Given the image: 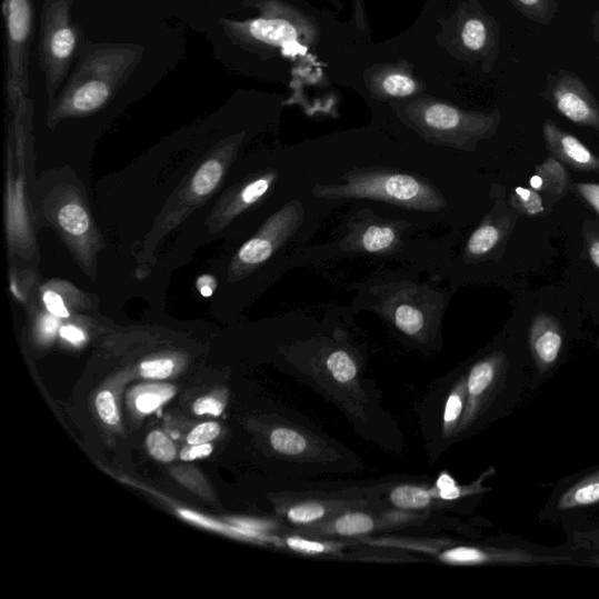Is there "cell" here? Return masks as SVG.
Masks as SVG:
<instances>
[{"label": "cell", "instance_id": "1", "mask_svg": "<svg viewBox=\"0 0 599 599\" xmlns=\"http://www.w3.org/2000/svg\"><path fill=\"white\" fill-rule=\"evenodd\" d=\"M144 48L129 42H86L56 107L59 117L90 114L102 108L136 72Z\"/></svg>", "mask_w": 599, "mask_h": 599}, {"label": "cell", "instance_id": "2", "mask_svg": "<svg viewBox=\"0 0 599 599\" xmlns=\"http://www.w3.org/2000/svg\"><path fill=\"white\" fill-rule=\"evenodd\" d=\"M242 6L259 14L247 20L219 19L221 29L239 49L268 56L291 47L306 51L317 47L320 29L316 19L284 0H247Z\"/></svg>", "mask_w": 599, "mask_h": 599}, {"label": "cell", "instance_id": "3", "mask_svg": "<svg viewBox=\"0 0 599 599\" xmlns=\"http://www.w3.org/2000/svg\"><path fill=\"white\" fill-rule=\"evenodd\" d=\"M312 193L325 201L370 199L427 212L447 207L446 197L431 183L411 173L383 168L352 170L343 176L342 183L317 184Z\"/></svg>", "mask_w": 599, "mask_h": 599}, {"label": "cell", "instance_id": "4", "mask_svg": "<svg viewBox=\"0 0 599 599\" xmlns=\"http://www.w3.org/2000/svg\"><path fill=\"white\" fill-rule=\"evenodd\" d=\"M407 126L427 141L449 148L469 149L478 140L492 136L500 114L468 112L455 104L421 96L393 106Z\"/></svg>", "mask_w": 599, "mask_h": 599}, {"label": "cell", "instance_id": "5", "mask_svg": "<svg viewBox=\"0 0 599 599\" xmlns=\"http://www.w3.org/2000/svg\"><path fill=\"white\" fill-rule=\"evenodd\" d=\"M71 10L72 0H46L41 9L38 60L50 100L69 77L82 47Z\"/></svg>", "mask_w": 599, "mask_h": 599}, {"label": "cell", "instance_id": "6", "mask_svg": "<svg viewBox=\"0 0 599 599\" xmlns=\"http://www.w3.org/2000/svg\"><path fill=\"white\" fill-rule=\"evenodd\" d=\"M438 40L459 60L481 63L491 72L500 56V29L497 20L477 0L461 3L442 21Z\"/></svg>", "mask_w": 599, "mask_h": 599}, {"label": "cell", "instance_id": "7", "mask_svg": "<svg viewBox=\"0 0 599 599\" xmlns=\"http://www.w3.org/2000/svg\"><path fill=\"white\" fill-rule=\"evenodd\" d=\"M599 515V462L562 478L542 506L538 521L567 527Z\"/></svg>", "mask_w": 599, "mask_h": 599}, {"label": "cell", "instance_id": "8", "mask_svg": "<svg viewBox=\"0 0 599 599\" xmlns=\"http://www.w3.org/2000/svg\"><path fill=\"white\" fill-rule=\"evenodd\" d=\"M7 23L8 92L11 103L26 99L30 90V53L33 39L32 0H4Z\"/></svg>", "mask_w": 599, "mask_h": 599}, {"label": "cell", "instance_id": "9", "mask_svg": "<svg viewBox=\"0 0 599 599\" xmlns=\"http://www.w3.org/2000/svg\"><path fill=\"white\" fill-rule=\"evenodd\" d=\"M442 299L428 287L398 283L386 292L377 309L406 336L418 338L437 321Z\"/></svg>", "mask_w": 599, "mask_h": 599}, {"label": "cell", "instance_id": "10", "mask_svg": "<svg viewBox=\"0 0 599 599\" xmlns=\"http://www.w3.org/2000/svg\"><path fill=\"white\" fill-rule=\"evenodd\" d=\"M440 558L452 565L539 567L551 565L553 555L550 547L518 537H506L503 542L495 546L457 547L443 551Z\"/></svg>", "mask_w": 599, "mask_h": 599}, {"label": "cell", "instance_id": "11", "mask_svg": "<svg viewBox=\"0 0 599 599\" xmlns=\"http://www.w3.org/2000/svg\"><path fill=\"white\" fill-rule=\"evenodd\" d=\"M543 96L568 120L599 129V104L585 81L576 73L558 71L549 74Z\"/></svg>", "mask_w": 599, "mask_h": 599}, {"label": "cell", "instance_id": "12", "mask_svg": "<svg viewBox=\"0 0 599 599\" xmlns=\"http://www.w3.org/2000/svg\"><path fill=\"white\" fill-rule=\"evenodd\" d=\"M305 210L299 201H291L273 214L262 231L243 246L238 259L241 263L256 268L268 261L283 243L290 240L303 223Z\"/></svg>", "mask_w": 599, "mask_h": 599}, {"label": "cell", "instance_id": "13", "mask_svg": "<svg viewBox=\"0 0 599 599\" xmlns=\"http://www.w3.org/2000/svg\"><path fill=\"white\" fill-rule=\"evenodd\" d=\"M363 81L370 96L380 101L412 99L423 93L427 87L406 60L373 64L365 71Z\"/></svg>", "mask_w": 599, "mask_h": 599}, {"label": "cell", "instance_id": "14", "mask_svg": "<svg viewBox=\"0 0 599 599\" xmlns=\"http://www.w3.org/2000/svg\"><path fill=\"white\" fill-rule=\"evenodd\" d=\"M403 228L396 221L370 217L355 220L341 242L347 252L387 256L402 243Z\"/></svg>", "mask_w": 599, "mask_h": 599}, {"label": "cell", "instance_id": "15", "mask_svg": "<svg viewBox=\"0 0 599 599\" xmlns=\"http://www.w3.org/2000/svg\"><path fill=\"white\" fill-rule=\"evenodd\" d=\"M566 532L565 545L583 555L599 553V518L562 528Z\"/></svg>", "mask_w": 599, "mask_h": 599}, {"label": "cell", "instance_id": "16", "mask_svg": "<svg viewBox=\"0 0 599 599\" xmlns=\"http://www.w3.org/2000/svg\"><path fill=\"white\" fill-rule=\"evenodd\" d=\"M545 131L548 140L559 144L570 161L580 166H592L595 163L591 152L572 136L566 134L552 123H547Z\"/></svg>", "mask_w": 599, "mask_h": 599}, {"label": "cell", "instance_id": "17", "mask_svg": "<svg viewBox=\"0 0 599 599\" xmlns=\"http://www.w3.org/2000/svg\"><path fill=\"white\" fill-rule=\"evenodd\" d=\"M527 19L541 26H550L557 17V0H509Z\"/></svg>", "mask_w": 599, "mask_h": 599}, {"label": "cell", "instance_id": "18", "mask_svg": "<svg viewBox=\"0 0 599 599\" xmlns=\"http://www.w3.org/2000/svg\"><path fill=\"white\" fill-rule=\"evenodd\" d=\"M433 498L432 491L417 486L397 487L390 495V501L397 508L408 510L425 509L431 505Z\"/></svg>", "mask_w": 599, "mask_h": 599}, {"label": "cell", "instance_id": "19", "mask_svg": "<svg viewBox=\"0 0 599 599\" xmlns=\"http://www.w3.org/2000/svg\"><path fill=\"white\" fill-rule=\"evenodd\" d=\"M375 528L373 519L365 513H349L346 515L335 523L330 525L327 529L329 532L341 537H359L368 535Z\"/></svg>", "mask_w": 599, "mask_h": 599}, {"label": "cell", "instance_id": "20", "mask_svg": "<svg viewBox=\"0 0 599 599\" xmlns=\"http://www.w3.org/2000/svg\"><path fill=\"white\" fill-rule=\"evenodd\" d=\"M500 239L499 229L491 224H483L471 236L466 253L470 257H481L491 252Z\"/></svg>", "mask_w": 599, "mask_h": 599}, {"label": "cell", "instance_id": "21", "mask_svg": "<svg viewBox=\"0 0 599 599\" xmlns=\"http://www.w3.org/2000/svg\"><path fill=\"white\" fill-rule=\"evenodd\" d=\"M271 443L273 449L286 456H298L306 451L307 440L299 432L280 428L272 432Z\"/></svg>", "mask_w": 599, "mask_h": 599}, {"label": "cell", "instance_id": "22", "mask_svg": "<svg viewBox=\"0 0 599 599\" xmlns=\"http://www.w3.org/2000/svg\"><path fill=\"white\" fill-rule=\"evenodd\" d=\"M328 371L340 383H348L358 375L357 363L350 355L343 350L331 352L326 362Z\"/></svg>", "mask_w": 599, "mask_h": 599}, {"label": "cell", "instance_id": "23", "mask_svg": "<svg viewBox=\"0 0 599 599\" xmlns=\"http://www.w3.org/2000/svg\"><path fill=\"white\" fill-rule=\"evenodd\" d=\"M223 167L217 161H209L197 171L193 177L192 188L199 196H206L213 191L223 177Z\"/></svg>", "mask_w": 599, "mask_h": 599}, {"label": "cell", "instance_id": "24", "mask_svg": "<svg viewBox=\"0 0 599 599\" xmlns=\"http://www.w3.org/2000/svg\"><path fill=\"white\" fill-rule=\"evenodd\" d=\"M59 223L66 232L73 236H81L90 228L87 212L77 204H69L60 210Z\"/></svg>", "mask_w": 599, "mask_h": 599}, {"label": "cell", "instance_id": "25", "mask_svg": "<svg viewBox=\"0 0 599 599\" xmlns=\"http://www.w3.org/2000/svg\"><path fill=\"white\" fill-rule=\"evenodd\" d=\"M172 388H148L142 390L136 401L138 410L142 413H151L158 410L173 395Z\"/></svg>", "mask_w": 599, "mask_h": 599}, {"label": "cell", "instance_id": "26", "mask_svg": "<svg viewBox=\"0 0 599 599\" xmlns=\"http://www.w3.org/2000/svg\"><path fill=\"white\" fill-rule=\"evenodd\" d=\"M149 453L162 462L172 461L176 458V447L170 438L161 431H153L147 438Z\"/></svg>", "mask_w": 599, "mask_h": 599}, {"label": "cell", "instance_id": "27", "mask_svg": "<svg viewBox=\"0 0 599 599\" xmlns=\"http://www.w3.org/2000/svg\"><path fill=\"white\" fill-rule=\"evenodd\" d=\"M327 513L326 507L317 502H306L288 509L287 518L296 525L313 523Z\"/></svg>", "mask_w": 599, "mask_h": 599}, {"label": "cell", "instance_id": "28", "mask_svg": "<svg viewBox=\"0 0 599 599\" xmlns=\"http://www.w3.org/2000/svg\"><path fill=\"white\" fill-rule=\"evenodd\" d=\"M466 398H468L466 383L460 385L448 398L446 412H443V426L447 430L453 429L458 423L463 413Z\"/></svg>", "mask_w": 599, "mask_h": 599}, {"label": "cell", "instance_id": "29", "mask_svg": "<svg viewBox=\"0 0 599 599\" xmlns=\"http://www.w3.org/2000/svg\"><path fill=\"white\" fill-rule=\"evenodd\" d=\"M100 418L108 426H116L120 420V412L112 392L101 391L96 401Z\"/></svg>", "mask_w": 599, "mask_h": 599}, {"label": "cell", "instance_id": "30", "mask_svg": "<svg viewBox=\"0 0 599 599\" xmlns=\"http://www.w3.org/2000/svg\"><path fill=\"white\" fill-rule=\"evenodd\" d=\"M173 369L174 365L171 360L161 359L143 362L140 371L144 379L164 380L172 375Z\"/></svg>", "mask_w": 599, "mask_h": 599}, {"label": "cell", "instance_id": "31", "mask_svg": "<svg viewBox=\"0 0 599 599\" xmlns=\"http://www.w3.org/2000/svg\"><path fill=\"white\" fill-rule=\"evenodd\" d=\"M220 427L217 423H204L194 428L187 440L189 446H201L216 439L220 433Z\"/></svg>", "mask_w": 599, "mask_h": 599}, {"label": "cell", "instance_id": "32", "mask_svg": "<svg viewBox=\"0 0 599 599\" xmlns=\"http://www.w3.org/2000/svg\"><path fill=\"white\" fill-rule=\"evenodd\" d=\"M286 545L293 550L305 553H322L329 550V546L327 545L300 538L287 539Z\"/></svg>", "mask_w": 599, "mask_h": 599}, {"label": "cell", "instance_id": "33", "mask_svg": "<svg viewBox=\"0 0 599 599\" xmlns=\"http://www.w3.org/2000/svg\"><path fill=\"white\" fill-rule=\"evenodd\" d=\"M224 406L221 405L219 401H217L216 398L212 397H202L197 399L196 403L193 405V412L196 415H212V416H220L223 413Z\"/></svg>", "mask_w": 599, "mask_h": 599}, {"label": "cell", "instance_id": "34", "mask_svg": "<svg viewBox=\"0 0 599 599\" xmlns=\"http://www.w3.org/2000/svg\"><path fill=\"white\" fill-rule=\"evenodd\" d=\"M517 194L521 198V201L529 213H538L543 211L542 201L538 193L518 188Z\"/></svg>", "mask_w": 599, "mask_h": 599}, {"label": "cell", "instance_id": "35", "mask_svg": "<svg viewBox=\"0 0 599 599\" xmlns=\"http://www.w3.org/2000/svg\"><path fill=\"white\" fill-rule=\"evenodd\" d=\"M43 301H46V305L49 309V312L57 318H69L70 312L68 308L64 307V303L60 296H58L54 292H48L46 296H43Z\"/></svg>", "mask_w": 599, "mask_h": 599}, {"label": "cell", "instance_id": "36", "mask_svg": "<svg viewBox=\"0 0 599 599\" xmlns=\"http://www.w3.org/2000/svg\"><path fill=\"white\" fill-rule=\"evenodd\" d=\"M213 449L210 443H201V446H190L181 452V459L190 461L194 459L207 458L212 453Z\"/></svg>", "mask_w": 599, "mask_h": 599}, {"label": "cell", "instance_id": "37", "mask_svg": "<svg viewBox=\"0 0 599 599\" xmlns=\"http://www.w3.org/2000/svg\"><path fill=\"white\" fill-rule=\"evenodd\" d=\"M60 336L62 339L68 340L73 345H81L84 341V335L81 329L73 326H64L60 329Z\"/></svg>", "mask_w": 599, "mask_h": 599}, {"label": "cell", "instance_id": "38", "mask_svg": "<svg viewBox=\"0 0 599 599\" xmlns=\"http://www.w3.org/2000/svg\"><path fill=\"white\" fill-rule=\"evenodd\" d=\"M59 322L56 316L46 317L40 325L41 335L46 338H52L58 329Z\"/></svg>", "mask_w": 599, "mask_h": 599}, {"label": "cell", "instance_id": "39", "mask_svg": "<svg viewBox=\"0 0 599 599\" xmlns=\"http://www.w3.org/2000/svg\"><path fill=\"white\" fill-rule=\"evenodd\" d=\"M197 286L204 298H210L216 290V280L211 276L199 278Z\"/></svg>", "mask_w": 599, "mask_h": 599}, {"label": "cell", "instance_id": "40", "mask_svg": "<svg viewBox=\"0 0 599 599\" xmlns=\"http://www.w3.org/2000/svg\"><path fill=\"white\" fill-rule=\"evenodd\" d=\"M582 567H599V553L586 555Z\"/></svg>", "mask_w": 599, "mask_h": 599}, {"label": "cell", "instance_id": "41", "mask_svg": "<svg viewBox=\"0 0 599 599\" xmlns=\"http://www.w3.org/2000/svg\"><path fill=\"white\" fill-rule=\"evenodd\" d=\"M592 30H593L595 40L599 49V10L596 11L592 18Z\"/></svg>", "mask_w": 599, "mask_h": 599}, {"label": "cell", "instance_id": "42", "mask_svg": "<svg viewBox=\"0 0 599 599\" xmlns=\"http://www.w3.org/2000/svg\"><path fill=\"white\" fill-rule=\"evenodd\" d=\"M530 184L535 189H541L542 186H543V181H542L541 177L535 176V177H532Z\"/></svg>", "mask_w": 599, "mask_h": 599}]
</instances>
